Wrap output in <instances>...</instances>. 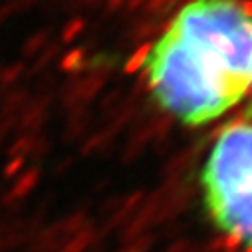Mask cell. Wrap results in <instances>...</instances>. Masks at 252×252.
<instances>
[{
  "mask_svg": "<svg viewBox=\"0 0 252 252\" xmlns=\"http://www.w3.org/2000/svg\"><path fill=\"white\" fill-rule=\"evenodd\" d=\"M207 209L217 226L252 246V123H230L220 131L203 169Z\"/></svg>",
  "mask_w": 252,
  "mask_h": 252,
  "instance_id": "2",
  "label": "cell"
},
{
  "mask_svg": "<svg viewBox=\"0 0 252 252\" xmlns=\"http://www.w3.org/2000/svg\"><path fill=\"white\" fill-rule=\"evenodd\" d=\"M157 103L187 125L232 109L252 88V16L236 0H191L149 48Z\"/></svg>",
  "mask_w": 252,
  "mask_h": 252,
  "instance_id": "1",
  "label": "cell"
}]
</instances>
